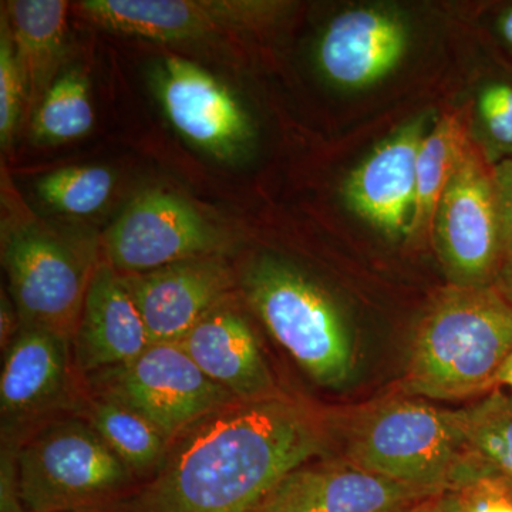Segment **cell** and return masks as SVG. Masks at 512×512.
Here are the masks:
<instances>
[{
  "label": "cell",
  "instance_id": "cell-5",
  "mask_svg": "<svg viewBox=\"0 0 512 512\" xmlns=\"http://www.w3.org/2000/svg\"><path fill=\"white\" fill-rule=\"evenodd\" d=\"M16 460L28 512H121L141 487L79 414L30 434L19 444Z\"/></svg>",
  "mask_w": 512,
  "mask_h": 512
},
{
  "label": "cell",
  "instance_id": "cell-21",
  "mask_svg": "<svg viewBox=\"0 0 512 512\" xmlns=\"http://www.w3.org/2000/svg\"><path fill=\"white\" fill-rule=\"evenodd\" d=\"M470 146L467 124L460 114H446L427 133L417 160L416 200L407 238L417 241L433 232L441 195Z\"/></svg>",
  "mask_w": 512,
  "mask_h": 512
},
{
  "label": "cell",
  "instance_id": "cell-24",
  "mask_svg": "<svg viewBox=\"0 0 512 512\" xmlns=\"http://www.w3.org/2000/svg\"><path fill=\"white\" fill-rule=\"evenodd\" d=\"M114 190V177L103 167H70L40 178V200L67 215H90L101 210Z\"/></svg>",
  "mask_w": 512,
  "mask_h": 512
},
{
  "label": "cell",
  "instance_id": "cell-27",
  "mask_svg": "<svg viewBox=\"0 0 512 512\" xmlns=\"http://www.w3.org/2000/svg\"><path fill=\"white\" fill-rule=\"evenodd\" d=\"M477 110L491 150L501 160L512 158V83L487 84L478 97Z\"/></svg>",
  "mask_w": 512,
  "mask_h": 512
},
{
  "label": "cell",
  "instance_id": "cell-15",
  "mask_svg": "<svg viewBox=\"0 0 512 512\" xmlns=\"http://www.w3.org/2000/svg\"><path fill=\"white\" fill-rule=\"evenodd\" d=\"M427 117L404 124L350 174L349 207L390 237L406 235L416 200L417 160L427 133Z\"/></svg>",
  "mask_w": 512,
  "mask_h": 512
},
{
  "label": "cell",
  "instance_id": "cell-7",
  "mask_svg": "<svg viewBox=\"0 0 512 512\" xmlns=\"http://www.w3.org/2000/svg\"><path fill=\"white\" fill-rule=\"evenodd\" d=\"M2 262L23 328L72 340L99 265L93 252L40 228L22 227L3 238Z\"/></svg>",
  "mask_w": 512,
  "mask_h": 512
},
{
  "label": "cell",
  "instance_id": "cell-20",
  "mask_svg": "<svg viewBox=\"0 0 512 512\" xmlns=\"http://www.w3.org/2000/svg\"><path fill=\"white\" fill-rule=\"evenodd\" d=\"M104 443L138 480H150L163 464L171 441L150 420L124 404L86 392L79 410Z\"/></svg>",
  "mask_w": 512,
  "mask_h": 512
},
{
  "label": "cell",
  "instance_id": "cell-2",
  "mask_svg": "<svg viewBox=\"0 0 512 512\" xmlns=\"http://www.w3.org/2000/svg\"><path fill=\"white\" fill-rule=\"evenodd\" d=\"M511 352L512 303L494 286L450 285L421 319L403 392L439 402L485 396Z\"/></svg>",
  "mask_w": 512,
  "mask_h": 512
},
{
  "label": "cell",
  "instance_id": "cell-28",
  "mask_svg": "<svg viewBox=\"0 0 512 512\" xmlns=\"http://www.w3.org/2000/svg\"><path fill=\"white\" fill-rule=\"evenodd\" d=\"M495 200L503 238L504 264L512 262V158L493 164Z\"/></svg>",
  "mask_w": 512,
  "mask_h": 512
},
{
  "label": "cell",
  "instance_id": "cell-32",
  "mask_svg": "<svg viewBox=\"0 0 512 512\" xmlns=\"http://www.w3.org/2000/svg\"><path fill=\"white\" fill-rule=\"evenodd\" d=\"M497 387L512 392V352L510 356L504 360L500 369H498L497 376H495V389H497Z\"/></svg>",
  "mask_w": 512,
  "mask_h": 512
},
{
  "label": "cell",
  "instance_id": "cell-6",
  "mask_svg": "<svg viewBox=\"0 0 512 512\" xmlns=\"http://www.w3.org/2000/svg\"><path fill=\"white\" fill-rule=\"evenodd\" d=\"M84 390L136 410L171 441L239 402L195 365L178 343H158L126 365L83 379Z\"/></svg>",
  "mask_w": 512,
  "mask_h": 512
},
{
  "label": "cell",
  "instance_id": "cell-9",
  "mask_svg": "<svg viewBox=\"0 0 512 512\" xmlns=\"http://www.w3.org/2000/svg\"><path fill=\"white\" fill-rule=\"evenodd\" d=\"M74 365L72 340L23 328L3 353L0 373L2 443L19 446L40 427L79 413L86 390Z\"/></svg>",
  "mask_w": 512,
  "mask_h": 512
},
{
  "label": "cell",
  "instance_id": "cell-31",
  "mask_svg": "<svg viewBox=\"0 0 512 512\" xmlns=\"http://www.w3.org/2000/svg\"><path fill=\"white\" fill-rule=\"evenodd\" d=\"M494 288L497 289L508 302L512 303V262L503 265L500 274L497 276V281H495Z\"/></svg>",
  "mask_w": 512,
  "mask_h": 512
},
{
  "label": "cell",
  "instance_id": "cell-25",
  "mask_svg": "<svg viewBox=\"0 0 512 512\" xmlns=\"http://www.w3.org/2000/svg\"><path fill=\"white\" fill-rule=\"evenodd\" d=\"M26 96V83L16 55L8 20L2 13L0 29V143L9 148L18 127Z\"/></svg>",
  "mask_w": 512,
  "mask_h": 512
},
{
  "label": "cell",
  "instance_id": "cell-35",
  "mask_svg": "<svg viewBox=\"0 0 512 512\" xmlns=\"http://www.w3.org/2000/svg\"><path fill=\"white\" fill-rule=\"evenodd\" d=\"M437 503V501H436ZM434 503V504H436ZM434 504H431L430 507H427V508H424V510H420V511H417V512H426V511H429L431 507H433Z\"/></svg>",
  "mask_w": 512,
  "mask_h": 512
},
{
  "label": "cell",
  "instance_id": "cell-8",
  "mask_svg": "<svg viewBox=\"0 0 512 512\" xmlns=\"http://www.w3.org/2000/svg\"><path fill=\"white\" fill-rule=\"evenodd\" d=\"M433 235L451 285L494 286L504 252L493 164L474 143L441 195Z\"/></svg>",
  "mask_w": 512,
  "mask_h": 512
},
{
  "label": "cell",
  "instance_id": "cell-16",
  "mask_svg": "<svg viewBox=\"0 0 512 512\" xmlns=\"http://www.w3.org/2000/svg\"><path fill=\"white\" fill-rule=\"evenodd\" d=\"M151 345L146 325L123 276L99 262L72 339L74 365L82 379L130 363Z\"/></svg>",
  "mask_w": 512,
  "mask_h": 512
},
{
  "label": "cell",
  "instance_id": "cell-4",
  "mask_svg": "<svg viewBox=\"0 0 512 512\" xmlns=\"http://www.w3.org/2000/svg\"><path fill=\"white\" fill-rule=\"evenodd\" d=\"M245 296L276 342L313 382L340 389L356 369L352 326L315 279L288 262L262 256L242 278Z\"/></svg>",
  "mask_w": 512,
  "mask_h": 512
},
{
  "label": "cell",
  "instance_id": "cell-18",
  "mask_svg": "<svg viewBox=\"0 0 512 512\" xmlns=\"http://www.w3.org/2000/svg\"><path fill=\"white\" fill-rule=\"evenodd\" d=\"M178 345L235 399L248 402L279 394L254 329L229 302L205 316Z\"/></svg>",
  "mask_w": 512,
  "mask_h": 512
},
{
  "label": "cell",
  "instance_id": "cell-36",
  "mask_svg": "<svg viewBox=\"0 0 512 512\" xmlns=\"http://www.w3.org/2000/svg\"><path fill=\"white\" fill-rule=\"evenodd\" d=\"M113 512H120V511H113Z\"/></svg>",
  "mask_w": 512,
  "mask_h": 512
},
{
  "label": "cell",
  "instance_id": "cell-10",
  "mask_svg": "<svg viewBox=\"0 0 512 512\" xmlns=\"http://www.w3.org/2000/svg\"><path fill=\"white\" fill-rule=\"evenodd\" d=\"M107 262L121 275L220 255L221 232L190 202L161 190L143 192L128 204L104 235Z\"/></svg>",
  "mask_w": 512,
  "mask_h": 512
},
{
  "label": "cell",
  "instance_id": "cell-22",
  "mask_svg": "<svg viewBox=\"0 0 512 512\" xmlns=\"http://www.w3.org/2000/svg\"><path fill=\"white\" fill-rule=\"evenodd\" d=\"M93 126L89 80L73 69L56 79L37 104L32 136L40 144H62L86 136Z\"/></svg>",
  "mask_w": 512,
  "mask_h": 512
},
{
  "label": "cell",
  "instance_id": "cell-11",
  "mask_svg": "<svg viewBox=\"0 0 512 512\" xmlns=\"http://www.w3.org/2000/svg\"><path fill=\"white\" fill-rule=\"evenodd\" d=\"M151 86L165 117L191 146L220 161L247 150L251 120L231 90L183 57H164L151 72Z\"/></svg>",
  "mask_w": 512,
  "mask_h": 512
},
{
  "label": "cell",
  "instance_id": "cell-3",
  "mask_svg": "<svg viewBox=\"0 0 512 512\" xmlns=\"http://www.w3.org/2000/svg\"><path fill=\"white\" fill-rule=\"evenodd\" d=\"M345 458L440 495L498 474L468 446L456 410L413 397L382 400L357 413L346 427Z\"/></svg>",
  "mask_w": 512,
  "mask_h": 512
},
{
  "label": "cell",
  "instance_id": "cell-30",
  "mask_svg": "<svg viewBox=\"0 0 512 512\" xmlns=\"http://www.w3.org/2000/svg\"><path fill=\"white\" fill-rule=\"evenodd\" d=\"M22 329V320H20L15 302L3 291L0 296V349H2V353L10 348Z\"/></svg>",
  "mask_w": 512,
  "mask_h": 512
},
{
  "label": "cell",
  "instance_id": "cell-29",
  "mask_svg": "<svg viewBox=\"0 0 512 512\" xmlns=\"http://www.w3.org/2000/svg\"><path fill=\"white\" fill-rule=\"evenodd\" d=\"M18 446L2 443L0 451V512H28L23 504L18 473Z\"/></svg>",
  "mask_w": 512,
  "mask_h": 512
},
{
  "label": "cell",
  "instance_id": "cell-33",
  "mask_svg": "<svg viewBox=\"0 0 512 512\" xmlns=\"http://www.w3.org/2000/svg\"><path fill=\"white\" fill-rule=\"evenodd\" d=\"M498 30L508 46L512 49V6L505 9L503 15L498 19Z\"/></svg>",
  "mask_w": 512,
  "mask_h": 512
},
{
  "label": "cell",
  "instance_id": "cell-23",
  "mask_svg": "<svg viewBox=\"0 0 512 512\" xmlns=\"http://www.w3.org/2000/svg\"><path fill=\"white\" fill-rule=\"evenodd\" d=\"M456 416L471 450L512 483V392L497 387Z\"/></svg>",
  "mask_w": 512,
  "mask_h": 512
},
{
  "label": "cell",
  "instance_id": "cell-19",
  "mask_svg": "<svg viewBox=\"0 0 512 512\" xmlns=\"http://www.w3.org/2000/svg\"><path fill=\"white\" fill-rule=\"evenodd\" d=\"M67 10L69 3L62 0H15L3 8L30 106L40 103L53 84L66 42Z\"/></svg>",
  "mask_w": 512,
  "mask_h": 512
},
{
  "label": "cell",
  "instance_id": "cell-13",
  "mask_svg": "<svg viewBox=\"0 0 512 512\" xmlns=\"http://www.w3.org/2000/svg\"><path fill=\"white\" fill-rule=\"evenodd\" d=\"M278 6L232 0H84L77 3V10L83 19L110 32L178 43L258 25L271 18Z\"/></svg>",
  "mask_w": 512,
  "mask_h": 512
},
{
  "label": "cell",
  "instance_id": "cell-34",
  "mask_svg": "<svg viewBox=\"0 0 512 512\" xmlns=\"http://www.w3.org/2000/svg\"><path fill=\"white\" fill-rule=\"evenodd\" d=\"M439 501V500H437ZM426 512H437V503L433 505V507L430 508L429 511H426Z\"/></svg>",
  "mask_w": 512,
  "mask_h": 512
},
{
  "label": "cell",
  "instance_id": "cell-1",
  "mask_svg": "<svg viewBox=\"0 0 512 512\" xmlns=\"http://www.w3.org/2000/svg\"><path fill=\"white\" fill-rule=\"evenodd\" d=\"M325 417L284 394L235 402L171 443L121 512H256L295 468L325 457Z\"/></svg>",
  "mask_w": 512,
  "mask_h": 512
},
{
  "label": "cell",
  "instance_id": "cell-17",
  "mask_svg": "<svg viewBox=\"0 0 512 512\" xmlns=\"http://www.w3.org/2000/svg\"><path fill=\"white\" fill-rule=\"evenodd\" d=\"M407 47V29L387 10L360 8L336 16L318 46L320 70L345 89H362L392 72Z\"/></svg>",
  "mask_w": 512,
  "mask_h": 512
},
{
  "label": "cell",
  "instance_id": "cell-26",
  "mask_svg": "<svg viewBox=\"0 0 512 512\" xmlns=\"http://www.w3.org/2000/svg\"><path fill=\"white\" fill-rule=\"evenodd\" d=\"M437 512H512V483L500 474L480 478L441 495Z\"/></svg>",
  "mask_w": 512,
  "mask_h": 512
},
{
  "label": "cell",
  "instance_id": "cell-12",
  "mask_svg": "<svg viewBox=\"0 0 512 512\" xmlns=\"http://www.w3.org/2000/svg\"><path fill=\"white\" fill-rule=\"evenodd\" d=\"M440 497L345 457H319L282 478L256 512H417Z\"/></svg>",
  "mask_w": 512,
  "mask_h": 512
},
{
  "label": "cell",
  "instance_id": "cell-14",
  "mask_svg": "<svg viewBox=\"0 0 512 512\" xmlns=\"http://www.w3.org/2000/svg\"><path fill=\"white\" fill-rule=\"evenodd\" d=\"M121 276L144 320L151 345L183 340L205 316L229 302L235 285L234 274L220 255Z\"/></svg>",
  "mask_w": 512,
  "mask_h": 512
}]
</instances>
